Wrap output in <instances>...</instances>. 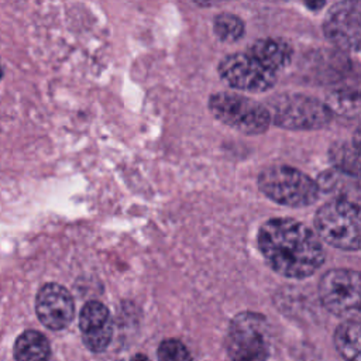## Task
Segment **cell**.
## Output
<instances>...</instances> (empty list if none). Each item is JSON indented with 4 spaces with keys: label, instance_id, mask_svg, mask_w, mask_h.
<instances>
[{
    "label": "cell",
    "instance_id": "cell-1",
    "mask_svg": "<svg viewBox=\"0 0 361 361\" xmlns=\"http://www.w3.org/2000/svg\"><path fill=\"white\" fill-rule=\"evenodd\" d=\"M258 245L269 267L286 278H306L324 261L316 234L293 219H271L258 233Z\"/></svg>",
    "mask_w": 361,
    "mask_h": 361
},
{
    "label": "cell",
    "instance_id": "cell-2",
    "mask_svg": "<svg viewBox=\"0 0 361 361\" xmlns=\"http://www.w3.org/2000/svg\"><path fill=\"white\" fill-rule=\"evenodd\" d=\"M319 237L340 250H361V206L345 199L323 204L314 216Z\"/></svg>",
    "mask_w": 361,
    "mask_h": 361
},
{
    "label": "cell",
    "instance_id": "cell-3",
    "mask_svg": "<svg viewBox=\"0 0 361 361\" xmlns=\"http://www.w3.org/2000/svg\"><path fill=\"white\" fill-rule=\"evenodd\" d=\"M271 121L286 130H317L331 121V109L307 94L282 93L265 103Z\"/></svg>",
    "mask_w": 361,
    "mask_h": 361
},
{
    "label": "cell",
    "instance_id": "cell-4",
    "mask_svg": "<svg viewBox=\"0 0 361 361\" xmlns=\"http://www.w3.org/2000/svg\"><path fill=\"white\" fill-rule=\"evenodd\" d=\"M258 186L271 200L290 207L309 206L319 195V186L312 178L286 165L264 169L258 176Z\"/></svg>",
    "mask_w": 361,
    "mask_h": 361
},
{
    "label": "cell",
    "instance_id": "cell-5",
    "mask_svg": "<svg viewBox=\"0 0 361 361\" xmlns=\"http://www.w3.org/2000/svg\"><path fill=\"white\" fill-rule=\"evenodd\" d=\"M209 109L219 121L247 135L262 134L271 124V116L265 104L238 93L220 92L212 94Z\"/></svg>",
    "mask_w": 361,
    "mask_h": 361
},
{
    "label": "cell",
    "instance_id": "cell-6",
    "mask_svg": "<svg viewBox=\"0 0 361 361\" xmlns=\"http://www.w3.org/2000/svg\"><path fill=\"white\" fill-rule=\"evenodd\" d=\"M323 306L344 320H361V274L353 269H330L319 283Z\"/></svg>",
    "mask_w": 361,
    "mask_h": 361
},
{
    "label": "cell",
    "instance_id": "cell-7",
    "mask_svg": "<svg viewBox=\"0 0 361 361\" xmlns=\"http://www.w3.org/2000/svg\"><path fill=\"white\" fill-rule=\"evenodd\" d=\"M227 351L231 361H267L269 337L265 319L252 312L237 314L228 327Z\"/></svg>",
    "mask_w": 361,
    "mask_h": 361
},
{
    "label": "cell",
    "instance_id": "cell-8",
    "mask_svg": "<svg viewBox=\"0 0 361 361\" xmlns=\"http://www.w3.org/2000/svg\"><path fill=\"white\" fill-rule=\"evenodd\" d=\"M219 73L231 87L255 93L274 87L276 82V72L262 65L250 52L224 56L219 63Z\"/></svg>",
    "mask_w": 361,
    "mask_h": 361
},
{
    "label": "cell",
    "instance_id": "cell-9",
    "mask_svg": "<svg viewBox=\"0 0 361 361\" xmlns=\"http://www.w3.org/2000/svg\"><path fill=\"white\" fill-rule=\"evenodd\" d=\"M326 37L344 51H361V0H341L323 23Z\"/></svg>",
    "mask_w": 361,
    "mask_h": 361
},
{
    "label": "cell",
    "instance_id": "cell-10",
    "mask_svg": "<svg viewBox=\"0 0 361 361\" xmlns=\"http://www.w3.org/2000/svg\"><path fill=\"white\" fill-rule=\"evenodd\" d=\"M35 310L39 322L51 330H62L71 324L75 314V303L69 290L59 283H45L35 299Z\"/></svg>",
    "mask_w": 361,
    "mask_h": 361
},
{
    "label": "cell",
    "instance_id": "cell-11",
    "mask_svg": "<svg viewBox=\"0 0 361 361\" xmlns=\"http://www.w3.org/2000/svg\"><path fill=\"white\" fill-rule=\"evenodd\" d=\"M79 327L85 345L93 353L104 351L113 337V323L107 307L97 302H87L79 316Z\"/></svg>",
    "mask_w": 361,
    "mask_h": 361
},
{
    "label": "cell",
    "instance_id": "cell-12",
    "mask_svg": "<svg viewBox=\"0 0 361 361\" xmlns=\"http://www.w3.org/2000/svg\"><path fill=\"white\" fill-rule=\"evenodd\" d=\"M250 54L271 71L278 72L290 62L293 49L285 39L261 38L251 45Z\"/></svg>",
    "mask_w": 361,
    "mask_h": 361
},
{
    "label": "cell",
    "instance_id": "cell-13",
    "mask_svg": "<svg viewBox=\"0 0 361 361\" xmlns=\"http://www.w3.org/2000/svg\"><path fill=\"white\" fill-rule=\"evenodd\" d=\"M13 351L16 361H49L51 357L48 338L37 330L21 333L16 340Z\"/></svg>",
    "mask_w": 361,
    "mask_h": 361
},
{
    "label": "cell",
    "instance_id": "cell-14",
    "mask_svg": "<svg viewBox=\"0 0 361 361\" xmlns=\"http://www.w3.org/2000/svg\"><path fill=\"white\" fill-rule=\"evenodd\" d=\"M334 344L345 361H361V320H345L334 333Z\"/></svg>",
    "mask_w": 361,
    "mask_h": 361
},
{
    "label": "cell",
    "instance_id": "cell-15",
    "mask_svg": "<svg viewBox=\"0 0 361 361\" xmlns=\"http://www.w3.org/2000/svg\"><path fill=\"white\" fill-rule=\"evenodd\" d=\"M330 159L333 165L343 173L361 178V144L337 142L330 148Z\"/></svg>",
    "mask_w": 361,
    "mask_h": 361
},
{
    "label": "cell",
    "instance_id": "cell-16",
    "mask_svg": "<svg viewBox=\"0 0 361 361\" xmlns=\"http://www.w3.org/2000/svg\"><path fill=\"white\" fill-rule=\"evenodd\" d=\"M214 34L224 42H234L244 34V23L240 17L228 13L216 16L214 18Z\"/></svg>",
    "mask_w": 361,
    "mask_h": 361
},
{
    "label": "cell",
    "instance_id": "cell-17",
    "mask_svg": "<svg viewBox=\"0 0 361 361\" xmlns=\"http://www.w3.org/2000/svg\"><path fill=\"white\" fill-rule=\"evenodd\" d=\"M159 361H192L185 344L176 338L164 340L158 347Z\"/></svg>",
    "mask_w": 361,
    "mask_h": 361
},
{
    "label": "cell",
    "instance_id": "cell-18",
    "mask_svg": "<svg viewBox=\"0 0 361 361\" xmlns=\"http://www.w3.org/2000/svg\"><path fill=\"white\" fill-rule=\"evenodd\" d=\"M303 3L310 10H320L324 6L326 0H303Z\"/></svg>",
    "mask_w": 361,
    "mask_h": 361
},
{
    "label": "cell",
    "instance_id": "cell-19",
    "mask_svg": "<svg viewBox=\"0 0 361 361\" xmlns=\"http://www.w3.org/2000/svg\"><path fill=\"white\" fill-rule=\"evenodd\" d=\"M354 141L361 144V123H360V126L357 127V130H355V133H354Z\"/></svg>",
    "mask_w": 361,
    "mask_h": 361
},
{
    "label": "cell",
    "instance_id": "cell-20",
    "mask_svg": "<svg viewBox=\"0 0 361 361\" xmlns=\"http://www.w3.org/2000/svg\"><path fill=\"white\" fill-rule=\"evenodd\" d=\"M131 361H149V360H148V357L144 355V354H137V355L133 357Z\"/></svg>",
    "mask_w": 361,
    "mask_h": 361
},
{
    "label": "cell",
    "instance_id": "cell-21",
    "mask_svg": "<svg viewBox=\"0 0 361 361\" xmlns=\"http://www.w3.org/2000/svg\"><path fill=\"white\" fill-rule=\"evenodd\" d=\"M196 1H199V3H203V4H207L210 0H196Z\"/></svg>",
    "mask_w": 361,
    "mask_h": 361
},
{
    "label": "cell",
    "instance_id": "cell-22",
    "mask_svg": "<svg viewBox=\"0 0 361 361\" xmlns=\"http://www.w3.org/2000/svg\"><path fill=\"white\" fill-rule=\"evenodd\" d=\"M1 75H3V71H1V68H0V79H1Z\"/></svg>",
    "mask_w": 361,
    "mask_h": 361
}]
</instances>
